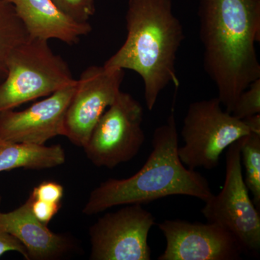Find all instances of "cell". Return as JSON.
Masks as SVG:
<instances>
[{"instance_id":"19","label":"cell","mask_w":260,"mask_h":260,"mask_svg":"<svg viewBox=\"0 0 260 260\" xmlns=\"http://www.w3.org/2000/svg\"><path fill=\"white\" fill-rule=\"evenodd\" d=\"M64 195V187L55 181H43L32 189L30 197L34 200L48 203H61Z\"/></svg>"},{"instance_id":"18","label":"cell","mask_w":260,"mask_h":260,"mask_svg":"<svg viewBox=\"0 0 260 260\" xmlns=\"http://www.w3.org/2000/svg\"><path fill=\"white\" fill-rule=\"evenodd\" d=\"M56 8L78 23H88L95 13V0H51Z\"/></svg>"},{"instance_id":"10","label":"cell","mask_w":260,"mask_h":260,"mask_svg":"<svg viewBox=\"0 0 260 260\" xmlns=\"http://www.w3.org/2000/svg\"><path fill=\"white\" fill-rule=\"evenodd\" d=\"M158 226L167 241L158 260H237L244 253L234 236L215 223L177 219Z\"/></svg>"},{"instance_id":"15","label":"cell","mask_w":260,"mask_h":260,"mask_svg":"<svg viewBox=\"0 0 260 260\" xmlns=\"http://www.w3.org/2000/svg\"><path fill=\"white\" fill-rule=\"evenodd\" d=\"M30 39L14 7L0 0V83L7 75L8 58L15 48Z\"/></svg>"},{"instance_id":"4","label":"cell","mask_w":260,"mask_h":260,"mask_svg":"<svg viewBox=\"0 0 260 260\" xmlns=\"http://www.w3.org/2000/svg\"><path fill=\"white\" fill-rule=\"evenodd\" d=\"M68 63L48 41L29 39L12 51L0 83V112L48 96L75 83Z\"/></svg>"},{"instance_id":"3","label":"cell","mask_w":260,"mask_h":260,"mask_svg":"<svg viewBox=\"0 0 260 260\" xmlns=\"http://www.w3.org/2000/svg\"><path fill=\"white\" fill-rule=\"evenodd\" d=\"M174 102L175 99L165 124L154 130L153 150L143 167L126 179L101 183L90 193L84 214L95 215L118 205L148 204L173 195L192 197L204 203L213 196L208 181L179 158Z\"/></svg>"},{"instance_id":"16","label":"cell","mask_w":260,"mask_h":260,"mask_svg":"<svg viewBox=\"0 0 260 260\" xmlns=\"http://www.w3.org/2000/svg\"><path fill=\"white\" fill-rule=\"evenodd\" d=\"M241 159L245 167L244 177L248 190L253 197V203L260 208V134L250 133L239 140Z\"/></svg>"},{"instance_id":"9","label":"cell","mask_w":260,"mask_h":260,"mask_svg":"<svg viewBox=\"0 0 260 260\" xmlns=\"http://www.w3.org/2000/svg\"><path fill=\"white\" fill-rule=\"evenodd\" d=\"M124 70L89 67L77 80L65 113L63 136L84 148L101 116L121 91Z\"/></svg>"},{"instance_id":"20","label":"cell","mask_w":260,"mask_h":260,"mask_svg":"<svg viewBox=\"0 0 260 260\" xmlns=\"http://www.w3.org/2000/svg\"><path fill=\"white\" fill-rule=\"evenodd\" d=\"M30 198V209L34 216L42 223L49 224L60 209L61 203H48Z\"/></svg>"},{"instance_id":"7","label":"cell","mask_w":260,"mask_h":260,"mask_svg":"<svg viewBox=\"0 0 260 260\" xmlns=\"http://www.w3.org/2000/svg\"><path fill=\"white\" fill-rule=\"evenodd\" d=\"M144 109L129 93L120 91L101 116L84 146L95 167L114 169L139 153L145 136Z\"/></svg>"},{"instance_id":"17","label":"cell","mask_w":260,"mask_h":260,"mask_svg":"<svg viewBox=\"0 0 260 260\" xmlns=\"http://www.w3.org/2000/svg\"><path fill=\"white\" fill-rule=\"evenodd\" d=\"M231 114L239 119L260 114V78L251 83L238 97Z\"/></svg>"},{"instance_id":"13","label":"cell","mask_w":260,"mask_h":260,"mask_svg":"<svg viewBox=\"0 0 260 260\" xmlns=\"http://www.w3.org/2000/svg\"><path fill=\"white\" fill-rule=\"evenodd\" d=\"M14 7L30 39H57L73 45L91 31L89 23H78L63 13L51 0H5Z\"/></svg>"},{"instance_id":"6","label":"cell","mask_w":260,"mask_h":260,"mask_svg":"<svg viewBox=\"0 0 260 260\" xmlns=\"http://www.w3.org/2000/svg\"><path fill=\"white\" fill-rule=\"evenodd\" d=\"M225 182L218 194L205 202L201 213L210 223L226 229L244 252L260 251V215L243 176L239 140L228 148Z\"/></svg>"},{"instance_id":"14","label":"cell","mask_w":260,"mask_h":260,"mask_svg":"<svg viewBox=\"0 0 260 260\" xmlns=\"http://www.w3.org/2000/svg\"><path fill=\"white\" fill-rule=\"evenodd\" d=\"M65 160V152L60 145L46 146L0 139V172L18 168L51 169L62 165Z\"/></svg>"},{"instance_id":"5","label":"cell","mask_w":260,"mask_h":260,"mask_svg":"<svg viewBox=\"0 0 260 260\" xmlns=\"http://www.w3.org/2000/svg\"><path fill=\"white\" fill-rule=\"evenodd\" d=\"M222 106L216 97L191 103L188 108L181 131L184 145L178 149L188 169H215L225 149L251 133L244 119L223 110Z\"/></svg>"},{"instance_id":"1","label":"cell","mask_w":260,"mask_h":260,"mask_svg":"<svg viewBox=\"0 0 260 260\" xmlns=\"http://www.w3.org/2000/svg\"><path fill=\"white\" fill-rule=\"evenodd\" d=\"M198 15L205 73L232 113L238 97L260 78V0H200Z\"/></svg>"},{"instance_id":"8","label":"cell","mask_w":260,"mask_h":260,"mask_svg":"<svg viewBox=\"0 0 260 260\" xmlns=\"http://www.w3.org/2000/svg\"><path fill=\"white\" fill-rule=\"evenodd\" d=\"M155 224L153 214L140 204L105 214L89 230L90 259L150 260L148 234Z\"/></svg>"},{"instance_id":"21","label":"cell","mask_w":260,"mask_h":260,"mask_svg":"<svg viewBox=\"0 0 260 260\" xmlns=\"http://www.w3.org/2000/svg\"><path fill=\"white\" fill-rule=\"evenodd\" d=\"M10 251L20 253L25 259L28 260V254L23 244L0 226V256Z\"/></svg>"},{"instance_id":"2","label":"cell","mask_w":260,"mask_h":260,"mask_svg":"<svg viewBox=\"0 0 260 260\" xmlns=\"http://www.w3.org/2000/svg\"><path fill=\"white\" fill-rule=\"evenodd\" d=\"M125 42L104 66L130 70L144 83L149 111L169 84L179 88L176 70L184 29L174 14L172 0H129L126 14Z\"/></svg>"},{"instance_id":"12","label":"cell","mask_w":260,"mask_h":260,"mask_svg":"<svg viewBox=\"0 0 260 260\" xmlns=\"http://www.w3.org/2000/svg\"><path fill=\"white\" fill-rule=\"evenodd\" d=\"M0 226L18 239L26 249L28 260H49L61 257L71 249V240L51 232L38 220L30 209V198L18 208L0 211Z\"/></svg>"},{"instance_id":"11","label":"cell","mask_w":260,"mask_h":260,"mask_svg":"<svg viewBox=\"0 0 260 260\" xmlns=\"http://www.w3.org/2000/svg\"><path fill=\"white\" fill-rule=\"evenodd\" d=\"M76 82L77 80L25 110L0 112V139L44 145L58 135L63 136L65 113L74 93Z\"/></svg>"}]
</instances>
